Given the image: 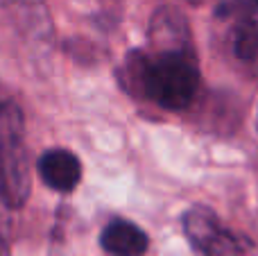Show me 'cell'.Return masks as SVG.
<instances>
[{"instance_id":"cell-8","label":"cell","mask_w":258,"mask_h":256,"mask_svg":"<svg viewBox=\"0 0 258 256\" xmlns=\"http://www.w3.org/2000/svg\"><path fill=\"white\" fill-rule=\"evenodd\" d=\"M256 130H258V118H256Z\"/></svg>"},{"instance_id":"cell-1","label":"cell","mask_w":258,"mask_h":256,"mask_svg":"<svg viewBox=\"0 0 258 256\" xmlns=\"http://www.w3.org/2000/svg\"><path fill=\"white\" fill-rule=\"evenodd\" d=\"M127 77L145 100L165 111H183L200 91V63L195 50H154L134 52L127 61Z\"/></svg>"},{"instance_id":"cell-6","label":"cell","mask_w":258,"mask_h":256,"mask_svg":"<svg viewBox=\"0 0 258 256\" xmlns=\"http://www.w3.org/2000/svg\"><path fill=\"white\" fill-rule=\"evenodd\" d=\"M100 245L111 256H143L150 247V238L138 225L116 218L102 229Z\"/></svg>"},{"instance_id":"cell-9","label":"cell","mask_w":258,"mask_h":256,"mask_svg":"<svg viewBox=\"0 0 258 256\" xmlns=\"http://www.w3.org/2000/svg\"><path fill=\"white\" fill-rule=\"evenodd\" d=\"M254 5H258V0H254Z\"/></svg>"},{"instance_id":"cell-2","label":"cell","mask_w":258,"mask_h":256,"mask_svg":"<svg viewBox=\"0 0 258 256\" xmlns=\"http://www.w3.org/2000/svg\"><path fill=\"white\" fill-rule=\"evenodd\" d=\"M30 154L23 113L9 100H0V202L21 209L30 198Z\"/></svg>"},{"instance_id":"cell-3","label":"cell","mask_w":258,"mask_h":256,"mask_svg":"<svg viewBox=\"0 0 258 256\" xmlns=\"http://www.w3.org/2000/svg\"><path fill=\"white\" fill-rule=\"evenodd\" d=\"M188 243L202 256H245L254 245L220 222L218 213L204 204H192L181 218Z\"/></svg>"},{"instance_id":"cell-5","label":"cell","mask_w":258,"mask_h":256,"mask_svg":"<svg viewBox=\"0 0 258 256\" xmlns=\"http://www.w3.org/2000/svg\"><path fill=\"white\" fill-rule=\"evenodd\" d=\"M41 179L59 193H71L82 179V163L68 150H48L36 163Z\"/></svg>"},{"instance_id":"cell-4","label":"cell","mask_w":258,"mask_h":256,"mask_svg":"<svg viewBox=\"0 0 258 256\" xmlns=\"http://www.w3.org/2000/svg\"><path fill=\"white\" fill-rule=\"evenodd\" d=\"M150 43L154 50H186L192 48L190 27L179 9L161 7L150 21Z\"/></svg>"},{"instance_id":"cell-7","label":"cell","mask_w":258,"mask_h":256,"mask_svg":"<svg viewBox=\"0 0 258 256\" xmlns=\"http://www.w3.org/2000/svg\"><path fill=\"white\" fill-rule=\"evenodd\" d=\"M231 52L247 66L258 63V21L251 16L238 18L231 30Z\"/></svg>"}]
</instances>
